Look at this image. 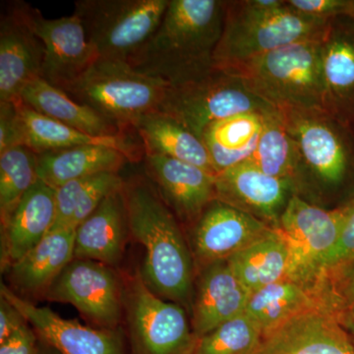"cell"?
Wrapping results in <instances>:
<instances>
[{
	"label": "cell",
	"mask_w": 354,
	"mask_h": 354,
	"mask_svg": "<svg viewBox=\"0 0 354 354\" xmlns=\"http://www.w3.org/2000/svg\"><path fill=\"white\" fill-rule=\"evenodd\" d=\"M225 15L223 0H169L158 29L128 64L169 86L209 73Z\"/></svg>",
	"instance_id": "cell-1"
},
{
	"label": "cell",
	"mask_w": 354,
	"mask_h": 354,
	"mask_svg": "<svg viewBox=\"0 0 354 354\" xmlns=\"http://www.w3.org/2000/svg\"><path fill=\"white\" fill-rule=\"evenodd\" d=\"M123 192L130 237L145 251L142 278L158 297L191 308L194 259L179 221L148 178L124 180Z\"/></svg>",
	"instance_id": "cell-2"
},
{
	"label": "cell",
	"mask_w": 354,
	"mask_h": 354,
	"mask_svg": "<svg viewBox=\"0 0 354 354\" xmlns=\"http://www.w3.org/2000/svg\"><path fill=\"white\" fill-rule=\"evenodd\" d=\"M214 65L227 70L288 44L319 39L328 21L297 13L286 0H225Z\"/></svg>",
	"instance_id": "cell-3"
},
{
	"label": "cell",
	"mask_w": 354,
	"mask_h": 354,
	"mask_svg": "<svg viewBox=\"0 0 354 354\" xmlns=\"http://www.w3.org/2000/svg\"><path fill=\"white\" fill-rule=\"evenodd\" d=\"M320 39L288 44L223 71L279 111H326Z\"/></svg>",
	"instance_id": "cell-4"
},
{
	"label": "cell",
	"mask_w": 354,
	"mask_h": 354,
	"mask_svg": "<svg viewBox=\"0 0 354 354\" xmlns=\"http://www.w3.org/2000/svg\"><path fill=\"white\" fill-rule=\"evenodd\" d=\"M169 86L127 62L99 58L65 93L127 130L142 116L158 111Z\"/></svg>",
	"instance_id": "cell-5"
},
{
	"label": "cell",
	"mask_w": 354,
	"mask_h": 354,
	"mask_svg": "<svg viewBox=\"0 0 354 354\" xmlns=\"http://www.w3.org/2000/svg\"><path fill=\"white\" fill-rule=\"evenodd\" d=\"M169 0H77L78 16L100 59L129 62L158 29Z\"/></svg>",
	"instance_id": "cell-6"
},
{
	"label": "cell",
	"mask_w": 354,
	"mask_h": 354,
	"mask_svg": "<svg viewBox=\"0 0 354 354\" xmlns=\"http://www.w3.org/2000/svg\"><path fill=\"white\" fill-rule=\"evenodd\" d=\"M279 111L253 94L241 79L214 68L195 80L169 86L158 111L201 138L216 121L244 113Z\"/></svg>",
	"instance_id": "cell-7"
},
{
	"label": "cell",
	"mask_w": 354,
	"mask_h": 354,
	"mask_svg": "<svg viewBox=\"0 0 354 354\" xmlns=\"http://www.w3.org/2000/svg\"><path fill=\"white\" fill-rule=\"evenodd\" d=\"M297 145V189L304 176L337 189L354 174V135L349 125L326 111H281Z\"/></svg>",
	"instance_id": "cell-8"
},
{
	"label": "cell",
	"mask_w": 354,
	"mask_h": 354,
	"mask_svg": "<svg viewBox=\"0 0 354 354\" xmlns=\"http://www.w3.org/2000/svg\"><path fill=\"white\" fill-rule=\"evenodd\" d=\"M128 354H193L198 339L181 305L158 297L140 272L124 274Z\"/></svg>",
	"instance_id": "cell-9"
},
{
	"label": "cell",
	"mask_w": 354,
	"mask_h": 354,
	"mask_svg": "<svg viewBox=\"0 0 354 354\" xmlns=\"http://www.w3.org/2000/svg\"><path fill=\"white\" fill-rule=\"evenodd\" d=\"M344 208L326 209L292 194L276 227L290 247V279L314 285L323 261L339 241Z\"/></svg>",
	"instance_id": "cell-10"
},
{
	"label": "cell",
	"mask_w": 354,
	"mask_h": 354,
	"mask_svg": "<svg viewBox=\"0 0 354 354\" xmlns=\"http://www.w3.org/2000/svg\"><path fill=\"white\" fill-rule=\"evenodd\" d=\"M124 295V279L115 268L74 258L44 298L73 305L95 328L114 330L122 327Z\"/></svg>",
	"instance_id": "cell-11"
},
{
	"label": "cell",
	"mask_w": 354,
	"mask_h": 354,
	"mask_svg": "<svg viewBox=\"0 0 354 354\" xmlns=\"http://www.w3.org/2000/svg\"><path fill=\"white\" fill-rule=\"evenodd\" d=\"M30 6L10 1L0 16V102H16L23 88L41 77L44 46L31 17Z\"/></svg>",
	"instance_id": "cell-12"
},
{
	"label": "cell",
	"mask_w": 354,
	"mask_h": 354,
	"mask_svg": "<svg viewBox=\"0 0 354 354\" xmlns=\"http://www.w3.org/2000/svg\"><path fill=\"white\" fill-rule=\"evenodd\" d=\"M6 297L22 314L39 341L59 354H128L124 328L99 329L62 318L48 307H39L1 283Z\"/></svg>",
	"instance_id": "cell-13"
},
{
	"label": "cell",
	"mask_w": 354,
	"mask_h": 354,
	"mask_svg": "<svg viewBox=\"0 0 354 354\" xmlns=\"http://www.w3.org/2000/svg\"><path fill=\"white\" fill-rule=\"evenodd\" d=\"M32 26L44 46L41 78L66 92L99 59L75 13L48 19L30 6Z\"/></svg>",
	"instance_id": "cell-14"
},
{
	"label": "cell",
	"mask_w": 354,
	"mask_h": 354,
	"mask_svg": "<svg viewBox=\"0 0 354 354\" xmlns=\"http://www.w3.org/2000/svg\"><path fill=\"white\" fill-rule=\"evenodd\" d=\"M274 227L227 203L214 200L192 225L191 253L194 264L202 270L230 259Z\"/></svg>",
	"instance_id": "cell-15"
},
{
	"label": "cell",
	"mask_w": 354,
	"mask_h": 354,
	"mask_svg": "<svg viewBox=\"0 0 354 354\" xmlns=\"http://www.w3.org/2000/svg\"><path fill=\"white\" fill-rule=\"evenodd\" d=\"M145 153L147 178L176 215L193 225L216 200V176L203 169L164 156Z\"/></svg>",
	"instance_id": "cell-16"
},
{
	"label": "cell",
	"mask_w": 354,
	"mask_h": 354,
	"mask_svg": "<svg viewBox=\"0 0 354 354\" xmlns=\"http://www.w3.org/2000/svg\"><path fill=\"white\" fill-rule=\"evenodd\" d=\"M215 185L216 200L272 227H276L291 195L297 194L290 180L268 176L249 160L216 174Z\"/></svg>",
	"instance_id": "cell-17"
},
{
	"label": "cell",
	"mask_w": 354,
	"mask_h": 354,
	"mask_svg": "<svg viewBox=\"0 0 354 354\" xmlns=\"http://www.w3.org/2000/svg\"><path fill=\"white\" fill-rule=\"evenodd\" d=\"M255 354H354V344L333 312L317 307L265 335Z\"/></svg>",
	"instance_id": "cell-18"
},
{
	"label": "cell",
	"mask_w": 354,
	"mask_h": 354,
	"mask_svg": "<svg viewBox=\"0 0 354 354\" xmlns=\"http://www.w3.org/2000/svg\"><path fill=\"white\" fill-rule=\"evenodd\" d=\"M326 111L354 123V14L328 21L320 39Z\"/></svg>",
	"instance_id": "cell-19"
},
{
	"label": "cell",
	"mask_w": 354,
	"mask_h": 354,
	"mask_svg": "<svg viewBox=\"0 0 354 354\" xmlns=\"http://www.w3.org/2000/svg\"><path fill=\"white\" fill-rule=\"evenodd\" d=\"M57 189L39 178L8 218L1 223V269L11 265L46 236L57 218Z\"/></svg>",
	"instance_id": "cell-20"
},
{
	"label": "cell",
	"mask_w": 354,
	"mask_h": 354,
	"mask_svg": "<svg viewBox=\"0 0 354 354\" xmlns=\"http://www.w3.org/2000/svg\"><path fill=\"white\" fill-rule=\"evenodd\" d=\"M249 293L227 261L203 268L191 304V326L197 339L245 312Z\"/></svg>",
	"instance_id": "cell-21"
},
{
	"label": "cell",
	"mask_w": 354,
	"mask_h": 354,
	"mask_svg": "<svg viewBox=\"0 0 354 354\" xmlns=\"http://www.w3.org/2000/svg\"><path fill=\"white\" fill-rule=\"evenodd\" d=\"M124 186V185H123ZM130 237L123 187L111 193L75 230L74 256L116 268Z\"/></svg>",
	"instance_id": "cell-22"
},
{
	"label": "cell",
	"mask_w": 354,
	"mask_h": 354,
	"mask_svg": "<svg viewBox=\"0 0 354 354\" xmlns=\"http://www.w3.org/2000/svg\"><path fill=\"white\" fill-rule=\"evenodd\" d=\"M73 227L51 230L50 234L6 270L14 292L29 298L46 297L53 283L73 261L75 246Z\"/></svg>",
	"instance_id": "cell-23"
},
{
	"label": "cell",
	"mask_w": 354,
	"mask_h": 354,
	"mask_svg": "<svg viewBox=\"0 0 354 354\" xmlns=\"http://www.w3.org/2000/svg\"><path fill=\"white\" fill-rule=\"evenodd\" d=\"M18 101L51 120L93 136L124 135L125 129L94 109L76 102L64 91L46 82L41 77L23 88Z\"/></svg>",
	"instance_id": "cell-24"
},
{
	"label": "cell",
	"mask_w": 354,
	"mask_h": 354,
	"mask_svg": "<svg viewBox=\"0 0 354 354\" xmlns=\"http://www.w3.org/2000/svg\"><path fill=\"white\" fill-rule=\"evenodd\" d=\"M133 128L138 133L146 153L196 165L216 176L202 139L171 116L153 111L139 118Z\"/></svg>",
	"instance_id": "cell-25"
},
{
	"label": "cell",
	"mask_w": 354,
	"mask_h": 354,
	"mask_svg": "<svg viewBox=\"0 0 354 354\" xmlns=\"http://www.w3.org/2000/svg\"><path fill=\"white\" fill-rule=\"evenodd\" d=\"M317 307L324 305L315 285L286 278L250 293L245 313L264 337L293 317Z\"/></svg>",
	"instance_id": "cell-26"
},
{
	"label": "cell",
	"mask_w": 354,
	"mask_h": 354,
	"mask_svg": "<svg viewBox=\"0 0 354 354\" xmlns=\"http://www.w3.org/2000/svg\"><path fill=\"white\" fill-rule=\"evenodd\" d=\"M131 162L124 153L106 146H81L66 150L37 153L38 176L57 188L76 179L115 172Z\"/></svg>",
	"instance_id": "cell-27"
},
{
	"label": "cell",
	"mask_w": 354,
	"mask_h": 354,
	"mask_svg": "<svg viewBox=\"0 0 354 354\" xmlns=\"http://www.w3.org/2000/svg\"><path fill=\"white\" fill-rule=\"evenodd\" d=\"M20 115L25 133V146L32 152L41 153L66 150L81 146H106L118 149L127 155L130 160H136V146L127 136L100 137L88 135L62 124L48 116L37 113L18 101Z\"/></svg>",
	"instance_id": "cell-28"
},
{
	"label": "cell",
	"mask_w": 354,
	"mask_h": 354,
	"mask_svg": "<svg viewBox=\"0 0 354 354\" xmlns=\"http://www.w3.org/2000/svg\"><path fill=\"white\" fill-rule=\"evenodd\" d=\"M227 261L249 295L263 286L290 278V247L276 227Z\"/></svg>",
	"instance_id": "cell-29"
},
{
	"label": "cell",
	"mask_w": 354,
	"mask_h": 354,
	"mask_svg": "<svg viewBox=\"0 0 354 354\" xmlns=\"http://www.w3.org/2000/svg\"><path fill=\"white\" fill-rule=\"evenodd\" d=\"M267 114H239L207 127L201 139L216 174L250 160L257 148Z\"/></svg>",
	"instance_id": "cell-30"
},
{
	"label": "cell",
	"mask_w": 354,
	"mask_h": 354,
	"mask_svg": "<svg viewBox=\"0 0 354 354\" xmlns=\"http://www.w3.org/2000/svg\"><path fill=\"white\" fill-rule=\"evenodd\" d=\"M124 179L115 172L95 174L57 188V218L53 230L76 228L111 193L121 189Z\"/></svg>",
	"instance_id": "cell-31"
},
{
	"label": "cell",
	"mask_w": 354,
	"mask_h": 354,
	"mask_svg": "<svg viewBox=\"0 0 354 354\" xmlns=\"http://www.w3.org/2000/svg\"><path fill=\"white\" fill-rule=\"evenodd\" d=\"M249 162L268 176L290 180L297 189L299 158L281 111L265 115L262 134Z\"/></svg>",
	"instance_id": "cell-32"
},
{
	"label": "cell",
	"mask_w": 354,
	"mask_h": 354,
	"mask_svg": "<svg viewBox=\"0 0 354 354\" xmlns=\"http://www.w3.org/2000/svg\"><path fill=\"white\" fill-rule=\"evenodd\" d=\"M39 180L37 153L26 146L0 153V216L6 221Z\"/></svg>",
	"instance_id": "cell-33"
},
{
	"label": "cell",
	"mask_w": 354,
	"mask_h": 354,
	"mask_svg": "<svg viewBox=\"0 0 354 354\" xmlns=\"http://www.w3.org/2000/svg\"><path fill=\"white\" fill-rule=\"evenodd\" d=\"M262 330L245 312L198 339L193 354H255Z\"/></svg>",
	"instance_id": "cell-34"
},
{
	"label": "cell",
	"mask_w": 354,
	"mask_h": 354,
	"mask_svg": "<svg viewBox=\"0 0 354 354\" xmlns=\"http://www.w3.org/2000/svg\"><path fill=\"white\" fill-rule=\"evenodd\" d=\"M315 286L321 302L335 316L354 310V256L326 270Z\"/></svg>",
	"instance_id": "cell-35"
},
{
	"label": "cell",
	"mask_w": 354,
	"mask_h": 354,
	"mask_svg": "<svg viewBox=\"0 0 354 354\" xmlns=\"http://www.w3.org/2000/svg\"><path fill=\"white\" fill-rule=\"evenodd\" d=\"M286 3L297 13L323 21L354 14V0H286Z\"/></svg>",
	"instance_id": "cell-36"
},
{
	"label": "cell",
	"mask_w": 354,
	"mask_h": 354,
	"mask_svg": "<svg viewBox=\"0 0 354 354\" xmlns=\"http://www.w3.org/2000/svg\"><path fill=\"white\" fill-rule=\"evenodd\" d=\"M18 146H25L18 101L0 102V153Z\"/></svg>",
	"instance_id": "cell-37"
},
{
	"label": "cell",
	"mask_w": 354,
	"mask_h": 354,
	"mask_svg": "<svg viewBox=\"0 0 354 354\" xmlns=\"http://www.w3.org/2000/svg\"><path fill=\"white\" fill-rule=\"evenodd\" d=\"M342 208H344V220L341 236L334 249L323 261L320 276L326 270L335 267L354 256V199Z\"/></svg>",
	"instance_id": "cell-38"
},
{
	"label": "cell",
	"mask_w": 354,
	"mask_h": 354,
	"mask_svg": "<svg viewBox=\"0 0 354 354\" xmlns=\"http://www.w3.org/2000/svg\"><path fill=\"white\" fill-rule=\"evenodd\" d=\"M38 335L28 323L0 344V354H38Z\"/></svg>",
	"instance_id": "cell-39"
},
{
	"label": "cell",
	"mask_w": 354,
	"mask_h": 354,
	"mask_svg": "<svg viewBox=\"0 0 354 354\" xmlns=\"http://www.w3.org/2000/svg\"><path fill=\"white\" fill-rule=\"evenodd\" d=\"M27 323L22 314L6 297H0V344L7 341Z\"/></svg>",
	"instance_id": "cell-40"
},
{
	"label": "cell",
	"mask_w": 354,
	"mask_h": 354,
	"mask_svg": "<svg viewBox=\"0 0 354 354\" xmlns=\"http://www.w3.org/2000/svg\"><path fill=\"white\" fill-rule=\"evenodd\" d=\"M337 319L342 327L354 339V310L342 312L337 315Z\"/></svg>",
	"instance_id": "cell-41"
},
{
	"label": "cell",
	"mask_w": 354,
	"mask_h": 354,
	"mask_svg": "<svg viewBox=\"0 0 354 354\" xmlns=\"http://www.w3.org/2000/svg\"><path fill=\"white\" fill-rule=\"evenodd\" d=\"M38 354H59L55 349L51 348L50 346H46V344L41 342L39 339V349Z\"/></svg>",
	"instance_id": "cell-42"
},
{
	"label": "cell",
	"mask_w": 354,
	"mask_h": 354,
	"mask_svg": "<svg viewBox=\"0 0 354 354\" xmlns=\"http://www.w3.org/2000/svg\"><path fill=\"white\" fill-rule=\"evenodd\" d=\"M349 127H351V130H353V135H354V123H353V124L349 125Z\"/></svg>",
	"instance_id": "cell-43"
},
{
	"label": "cell",
	"mask_w": 354,
	"mask_h": 354,
	"mask_svg": "<svg viewBox=\"0 0 354 354\" xmlns=\"http://www.w3.org/2000/svg\"><path fill=\"white\" fill-rule=\"evenodd\" d=\"M353 344H354V339H353Z\"/></svg>",
	"instance_id": "cell-44"
}]
</instances>
